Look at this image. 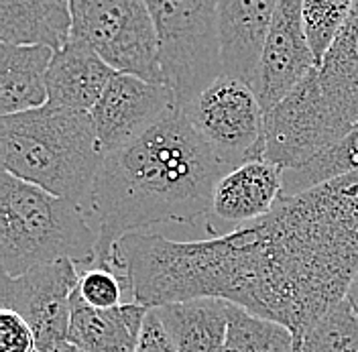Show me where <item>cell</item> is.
<instances>
[{
	"label": "cell",
	"mask_w": 358,
	"mask_h": 352,
	"mask_svg": "<svg viewBox=\"0 0 358 352\" xmlns=\"http://www.w3.org/2000/svg\"><path fill=\"white\" fill-rule=\"evenodd\" d=\"M228 169L181 108L124 147L104 155L88 214L98 234L100 267H112L114 244L155 226L206 224L212 196Z\"/></svg>",
	"instance_id": "6da1fadb"
},
{
	"label": "cell",
	"mask_w": 358,
	"mask_h": 352,
	"mask_svg": "<svg viewBox=\"0 0 358 352\" xmlns=\"http://www.w3.org/2000/svg\"><path fill=\"white\" fill-rule=\"evenodd\" d=\"M267 267L263 316L299 338L346 300L358 271V171L281 198L257 220Z\"/></svg>",
	"instance_id": "7a4b0ae2"
},
{
	"label": "cell",
	"mask_w": 358,
	"mask_h": 352,
	"mask_svg": "<svg viewBox=\"0 0 358 352\" xmlns=\"http://www.w3.org/2000/svg\"><path fill=\"white\" fill-rule=\"evenodd\" d=\"M104 155L86 111L47 102L41 108L0 118L2 169L84 210Z\"/></svg>",
	"instance_id": "3957f363"
},
{
	"label": "cell",
	"mask_w": 358,
	"mask_h": 352,
	"mask_svg": "<svg viewBox=\"0 0 358 352\" xmlns=\"http://www.w3.org/2000/svg\"><path fill=\"white\" fill-rule=\"evenodd\" d=\"M73 261L80 273L98 261V234L82 206L0 174V265L2 273H22L55 261Z\"/></svg>",
	"instance_id": "277c9868"
},
{
	"label": "cell",
	"mask_w": 358,
	"mask_h": 352,
	"mask_svg": "<svg viewBox=\"0 0 358 352\" xmlns=\"http://www.w3.org/2000/svg\"><path fill=\"white\" fill-rule=\"evenodd\" d=\"M165 84L179 108L222 76L218 0H147Z\"/></svg>",
	"instance_id": "5b68a950"
},
{
	"label": "cell",
	"mask_w": 358,
	"mask_h": 352,
	"mask_svg": "<svg viewBox=\"0 0 358 352\" xmlns=\"http://www.w3.org/2000/svg\"><path fill=\"white\" fill-rule=\"evenodd\" d=\"M71 39L118 73L165 84L159 35L147 0H69Z\"/></svg>",
	"instance_id": "8992f818"
},
{
	"label": "cell",
	"mask_w": 358,
	"mask_h": 352,
	"mask_svg": "<svg viewBox=\"0 0 358 352\" xmlns=\"http://www.w3.org/2000/svg\"><path fill=\"white\" fill-rule=\"evenodd\" d=\"M181 111L228 171L265 159L267 114L243 80L220 76Z\"/></svg>",
	"instance_id": "52a82bcc"
},
{
	"label": "cell",
	"mask_w": 358,
	"mask_h": 352,
	"mask_svg": "<svg viewBox=\"0 0 358 352\" xmlns=\"http://www.w3.org/2000/svg\"><path fill=\"white\" fill-rule=\"evenodd\" d=\"M80 283L73 261L35 267L19 277L2 273L0 308L21 314L35 334L37 352H53L69 342L71 295Z\"/></svg>",
	"instance_id": "ba28073f"
},
{
	"label": "cell",
	"mask_w": 358,
	"mask_h": 352,
	"mask_svg": "<svg viewBox=\"0 0 358 352\" xmlns=\"http://www.w3.org/2000/svg\"><path fill=\"white\" fill-rule=\"evenodd\" d=\"M178 108L176 94L167 84L116 71L90 114L100 145L108 153L151 131Z\"/></svg>",
	"instance_id": "9c48e42d"
},
{
	"label": "cell",
	"mask_w": 358,
	"mask_h": 352,
	"mask_svg": "<svg viewBox=\"0 0 358 352\" xmlns=\"http://www.w3.org/2000/svg\"><path fill=\"white\" fill-rule=\"evenodd\" d=\"M315 67L301 0H279L252 84L265 114L289 96Z\"/></svg>",
	"instance_id": "30bf717a"
},
{
	"label": "cell",
	"mask_w": 358,
	"mask_h": 352,
	"mask_svg": "<svg viewBox=\"0 0 358 352\" xmlns=\"http://www.w3.org/2000/svg\"><path fill=\"white\" fill-rule=\"evenodd\" d=\"M283 196V167L257 159L230 169L216 183L206 230L222 237L265 218Z\"/></svg>",
	"instance_id": "8fae6325"
},
{
	"label": "cell",
	"mask_w": 358,
	"mask_h": 352,
	"mask_svg": "<svg viewBox=\"0 0 358 352\" xmlns=\"http://www.w3.org/2000/svg\"><path fill=\"white\" fill-rule=\"evenodd\" d=\"M279 0H218L222 76L255 84Z\"/></svg>",
	"instance_id": "7c38bea8"
},
{
	"label": "cell",
	"mask_w": 358,
	"mask_h": 352,
	"mask_svg": "<svg viewBox=\"0 0 358 352\" xmlns=\"http://www.w3.org/2000/svg\"><path fill=\"white\" fill-rule=\"evenodd\" d=\"M149 309L134 302L110 309L92 308L76 289L71 295L69 342L80 352H136Z\"/></svg>",
	"instance_id": "4fadbf2b"
},
{
	"label": "cell",
	"mask_w": 358,
	"mask_h": 352,
	"mask_svg": "<svg viewBox=\"0 0 358 352\" xmlns=\"http://www.w3.org/2000/svg\"><path fill=\"white\" fill-rule=\"evenodd\" d=\"M114 73L116 71L88 45L69 39L55 51L47 71L49 104L90 112Z\"/></svg>",
	"instance_id": "5bb4252c"
},
{
	"label": "cell",
	"mask_w": 358,
	"mask_h": 352,
	"mask_svg": "<svg viewBox=\"0 0 358 352\" xmlns=\"http://www.w3.org/2000/svg\"><path fill=\"white\" fill-rule=\"evenodd\" d=\"M55 49L45 45L0 43V114L41 108L49 102L47 71Z\"/></svg>",
	"instance_id": "9a60e30c"
},
{
	"label": "cell",
	"mask_w": 358,
	"mask_h": 352,
	"mask_svg": "<svg viewBox=\"0 0 358 352\" xmlns=\"http://www.w3.org/2000/svg\"><path fill=\"white\" fill-rule=\"evenodd\" d=\"M228 306L222 297H194L151 309L179 352H226Z\"/></svg>",
	"instance_id": "2e32d148"
},
{
	"label": "cell",
	"mask_w": 358,
	"mask_h": 352,
	"mask_svg": "<svg viewBox=\"0 0 358 352\" xmlns=\"http://www.w3.org/2000/svg\"><path fill=\"white\" fill-rule=\"evenodd\" d=\"M69 39V0H0V41L57 51Z\"/></svg>",
	"instance_id": "e0dca14e"
},
{
	"label": "cell",
	"mask_w": 358,
	"mask_h": 352,
	"mask_svg": "<svg viewBox=\"0 0 358 352\" xmlns=\"http://www.w3.org/2000/svg\"><path fill=\"white\" fill-rule=\"evenodd\" d=\"M313 73L336 104H342V108L358 120V0Z\"/></svg>",
	"instance_id": "ac0fdd59"
},
{
	"label": "cell",
	"mask_w": 358,
	"mask_h": 352,
	"mask_svg": "<svg viewBox=\"0 0 358 352\" xmlns=\"http://www.w3.org/2000/svg\"><path fill=\"white\" fill-rule=\"evenodd\" d=\"M358 171V125L328 149L313 155L301 165L283 169V196L303 194L320 183Z\"/></svg>",
	"instance_id": "d6986e66"
},
{
	"label": "cell",
	"mask_w": 358,
	"mask_h": 352,
	"mask_svg": "<svg viewBox=\"0 0 358 352\" xmlns=\"http://www.w3.org/2000/svg\"><path fill=\"white\" fill-rule=\"evenodd\" d=\"M295 334L287 324L259 316L238 304L228 306L226 352H293Z\"/></svg>",
	"instance_id": "ffe728a7"
},
{
	"label": "cell",
	"mask_w": 358,
	"mask_h": 352,
	"mask_svg": "<svg viewBox=\"0 0 358 352\" xmlns=\"http://www.w3.org/2000/svg\"><path fill=\"white\" fill-rule=\"evenodd\" d=\"M293 352H358V314L344 300L299 338Z\"/></svg>",
	"instance_id": "44dd1931"
},
{
	"label": "cell",
	"mask_w": 358,
	"mask_h": 352,
	"mask_svg": "<svg viewBox=\"0 0 358 352\" xmlns=\"http://www.w3.org/2000/svg\"><path fill=\"white\" fill-rule=\"evenodd\" d=\"M355 4L357 0H301L306 33L317 66L348 21Z\"/></svg>",
	"instance_id": "7402d4cb"
},
{
	"label": "cell",
	"mask_w": 358,
	"mask_h": 352,
	"mask_svg": "<svg viewBox=\"0 0 358 352\" xmlns=\"http://www.w3.org/2000/svg\"><path fill=\"white\" fill-rule=\"evenodd\" d=\"M78 293L92 308L110 309L122 306L124 293L129 291L122 275L116 269L94 265L80 273Z\"/></svg>",
	"instance_id": "603a6c76"
},
{
	"label": "cell",
	"mask_w": 358,
	"mask_h": 352,
	"mask_svg": "<svg viewBox=\"0 0 358 352\" xmlns=\"http://www.w3.org/2000/svg\"><path fill=\"white\" fill-rule=\"evenodd\" d=\"M0 352H37L35 334L21 314L0 308Z\"/></svg>",
	"instance_id": "cb8c5ba5"
},
{
	"label": "cell",
	"mask_w": 358,
	"mask_h": 352,
	"mask_svg": "<svg viewBox=\"0 0 358 352\" xmlns=\"http://www.w3.org/2000/svg\"><path fill=\"white\" fill-rule=\"evenodd\" d=\"M136 352H179L153 309H149V314L145 318Z\"/></svg>",
	"instance_id": "d4e9b609"
},
{
	"label": "cell",
	"mask_w": 358,
	"mask_h": 352,
	"mask_svg": "<svg viewBox=\"0 0 358 352\" xmlns=\"http://www.w3.org/2000/svg\"><path fill=\"white\" fill-rule=\"evenodd\" d=\"M346 302L355 308V311L358 314V271L357 275H355V279H352V283L348 287V293H346Z\"/></svg>",
	"instance_id": "484cf974"
},
{
	"label": "cell",
	"mask_w": 358,
	"mask_h": 352,
	"mask_svg": "<svg viewBox=\"0 0 358 352\" xmlns=\"http://www.w3.org/2000/svg\"><path fill=\"white\" fill-rule=\"evenodd\" d=\"M53 352H80L71 342H67V344H64V346H59L57 351H53Z\"/></svg>",
	"instance_id": "4316f807"
}]
</instances>
